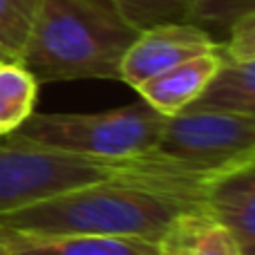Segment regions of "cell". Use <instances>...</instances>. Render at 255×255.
<instances>
[{
	"mask_svg": "<svg viewBox=\"0 0 255 255\" xmlns=\"http://www.w3.org/2000/svg\"><path fill=\"white\" fill-rule=\"evenodd\" d=\"M103 181H139L202 202L206 177L161 154L101 159L7 134L0 141V215Z\"/></svg>",
	"mask_w": 255,
	"mask_h": 255,
	"instance_id": "6da1fadb",
	"label": "cell"
},
{
	"mask_svg": "<svg viewBox=\"0 0 255 255\" xmlns=\"http://www.w3.org/2000/svg\"><path fill=\"white\" fill-rule=\"evenodd\" d=\"M197 199L139 181L83 186L0 215V226L18 238L99 235L157 242Z\"/></svg>",
	"mask_w": 255,
	"mask_h": 255,
	"instance_id": "7a4b0ae2",
	"label": "cell"
},
{
	"mask_svg": "<svg viewBox=\"0 0 255 255\" xmlns=\"http://www.w3.org/2000/svg\"><path fill=\"white\" fill-rule=\"evenodd\" d=\"M136 36L108 0H40L18 63L38 83L119 81L121 61Z\"/></svg>",
	"mask_w": 255,
	"mask_h": 255,
	"instance_id": "3957f363",
	"label": "cell"
},
{
	"mask_svg": "<svg viewBox=\"0 0 255 255\" xmlns=\"http://www.w3.org/2000/svg\"><path fill=\"white\" fill-rule=\"evenodd\" d=\"M168 117L148 103H130L103 112L34 115L16 132L22 139L101 159H136L154 154Z\"/></svg>",
	"mask_w": 255,
	"mask_h": 255,
	"instance_id": "277c9868",
	"label": "cell"
},
{
	"mask_svg": "<svg viewBox=\"0 0 255 255\" xmlns=\"http://www.w3.org/2000/svg\"><path fill=\"white\" fill-rule=\"evenodd\" d=\"M157 154L208 177L255 154V115L184 110L166 119Z\"/></svg>",
	"mask_w": 255,
	"mask_h": 255,
	"instance_id": "5b68a950",
	"label": "cell"
},
{
	"mask_svg": "<svg viewBox=\"0 0 255 255\" xmlns=\"http://www.w3.org/2000/svg\"><path fill=\"white\" fill-rule=\"evenodd\" d=\"M217 49H222V43H217L208 34L206 27L195 22H166V25L150 27L139 31L134 43L126 52L121 61L119 81L136 90L161 72L188 58L217 52Z\"/></svg>",
	"mask_w": 255,
	"mask_h": 255,
	"instance_id": "8992f818",
	"label": "cell"
},
{
	"mask_svg": "<svg viewBox=\"0 0 255 255\" xmlns=\"http://www.w3.org/2000/svg\"><path fill=\"white\" fill-rule=\"evenodd\" d=\"M202 204L235 233L242 251L255 247V154L215 175L202 190Z\"/></svg>",
	"mask_w": 255,
	"mask_h": 255,
	"instance_id": "52a82bcc",
	"label": "cell"
},
{
	"mask_svg": "<svg viewBox=\"0 0 255 255\" xmlns=\"http://www.w3.org/2000/svg\"><path fill=\"white\" fill-rule=\"evenodd\" d=\"M222 63H224L222 49L188 58V61L161 72L154 79L145 81L134 92L141 97V101L148 103L159 115H179L202 97V92L217 74Z\"/></svg>",
	"mask_w": 255,
	"mask_h": 255,
	"instance_id": "ba28073f",
	"label": "cell"
},
{
	"mask_svg": "<svg viewBox=\"0 0 255 255\" xmlns=\"http://www.w3.org/2000/svg\"><path fill=\"white\" fill-rule=\"evenodd\" d=\"M159 255H244L235 233L204 204L184 211L157 240Z\"/></svg>",
	"mask_w": 255,
	"mask_h": 255,
	"instance_id": "9c48e42d",
	"label": "cell"
},
{
	"mask_svg": "<svg viewBox=\"0 0 255 255\" xmlns=\"http://www.w3.org/2000/svg\"><path fill=\"white\" fill-rule=\"evenodd\" d=\"M7 255H159L157 242L99 235L18 238Z\"/></svg>",
	"mask_w": 255,
	"mask_h": 255,
	"instance_id": "30bf717a",
	"label": "cell"
},
{
	"mask_svg": "<svg viewBox=\"0 0 255 255\" xmlns=\"http://www.w3.org/2000/svg\"><path fill=\"white\" fill-rule=\"evenodd\" d=\"M186 110H222L255 115V61L226 58L202 97Z\"/></svg>",
	"mask_w": 255,
	"mask_h": 255,
	"instance_id": "8fae6325",
	"label": "cell"
},
{
	"mask_svg": "<svg viewBox=\"0 0 255 255\" xmlns=\"http://www.w3.org/2000/svg\"><path fill=\"white\" fill-rule=\"evenodd\" d=\"M38 81L18 61H0V136L16 132L34 115Z\"/></svg>",
	"mask_w": 255,
	"mask_h": 255,
	"instance_id": "7c38bea8",
	"label": "cell"
},
{
	"mask_svg": "<svg viewBox=\"0 0 255 255\" xmlns=\"http://www.w3.org/2000/svg\"><path fill=\"white\" fill-rule=\"evenodd\" d=\"M136 31L166 22H193L199 0H108Z\"/></svg>",
	"mask_w": 255,
	"mask_h": 255,
	"instance_id": "4fadbf2b",
	"label": "cell"
},
{
	"mask_svg": "<svg viewBox=\"0 0 255 255\" xmlns=\"http://www.w3.org/2000/svg\"><path fill=\"white\" fill-rule=\"evenodd\" d=\"M40 0H0V49L20 61Z\"/></svg>",
	"mask_w": 255,
	"mask_h": 255,
	"instance_id": "5bb4252c",
	"label": "cell"
},
{
	"mask_svg": "<svg viewBox=\"0 0 255 255\" xmlns=\"http://www.w3.org/2000/svg\"><path fill=\"white\" fill-rule=\"evenodd\" d=\"M247 13H255V0H199L193 22L202 27L229 29Z\"/></svg>",
	"mask_w": 255,
	"mask_h": 255,
	"instance_id": "9a60e30c",
	"label": "cell"
},
{
	"mask_svg": "<svg viewBox=\"0 0 255 255\" xmlns=\"http://www.w3.org/2000/svg\"><path fill=\"white\" fill-rule=\"evenodd\" d=\"M229 40L222 43V52L233 61H255V13L238 18L229 27Z\"/></svg>",
	"mask_w": 255,
	"mask_h": 255,
	"instance_id": "2e32d148",
	"label": "cell"
},
{
	"mask_svg": "<svg viewBox=\"0 0 255 255\" xmlns=\"http://www.w3.org/2000/svg\"><path fill=\"white\" fill-rule=\"evenodd\" d=\"M13 240H16V235L9 233L7 229H2L0 226V255H7L9 249L13 247Z\"/></svg>",
	"mask_w": 255,
	"mask_h": 255,
	"instance_id": "e0dca14e",
	"label": "cell"
},
{
	"mask_svg": "<svg viewBox=\"0 0 255 255\" xmlns=\"http://www.w3.org/2000/svg\"><path fill=\"white\" fill-rule=\"evenodd\" d=\"M7 58H9V56L2 52V49H0V61H7ZM9 61H11V58H9Z\"/></svg>",
	"mask_w": 255,
	"mask_h": 255,
	"instance_id": "ac0fdd59",
	"label": "cell"
},
{
	"mask_svg": "<svg viewBox=\"0 0 255 255\" xmlns=\"http://www.w3.org/2000/svg\"><path fill=\"white\" fill-rule=\"evenodd\" d=\"M244 255H255V247H253V249H249V251H244Z\"/></svg>",
	"mask_w": 255,
	"mask_h": 255,
	"instance_id": "d6986e66",
	"label": "cell"
}]
</instances>
